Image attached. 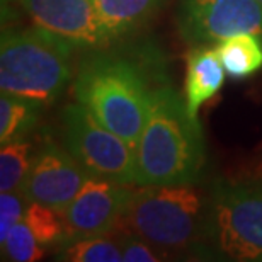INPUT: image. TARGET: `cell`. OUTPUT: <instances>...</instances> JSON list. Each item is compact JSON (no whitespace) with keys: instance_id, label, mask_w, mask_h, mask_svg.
<instances>
[{"instance_id":"cell-11","label":"cell","mask_w":262,"mask_h":262,"mask_svg":"<svg viewBox=\"0 0 262 262\" xmlns=\"http://www.w3.org/2000/svg\"><path fill=\"white\" fill-rule=\"evenodd\" d=\"M225 82V67L220 61L216 48L198 45L187 55L186 73V109L198 119L199 107L220 92Z\"/></svg>"},{"instance_id":"cell-10","label":"cell","mask_w":262,"mask_h":262,"mask_svg":"<svg viewBox=\"0 0 262 262\" xmlns=\"http://www.w3.org/2000/svg\"><path fill=\"white\" fill-rule=\"evenodd\" d=\"M89 174L68 148L48 141L38 150L31 164L23 192L28 201L63 209L78 194Z\"/></svg>"},{"instance_id":"cell-4","label":"cell","mask_w":262,"mask_h":262,"mask_svg":"<svg viewBox=\"0 0 262 262\" xmlns=\"http://www.w3.org/2000/svg\"><path fill=\"white\" fill-rule=\"evenodd\" d=\"M72 43L36 26L4 31L0 46V89L41 102H53L72 78Z\"/></svg>"},{"instance_id":"cell-12","label":"cell","mask_w":262,"mask_h":262,"mask_svg":"<svg viewBox=\"0 0 262 262\" xmlns=\"http://www.w3.org/2000/svg\"><path fill=\"white\" fill-rule=\"evenodd\" d=\"M113 39L143 28L165 0H92Z\"/></svg>"},{"instance_id":"cell-20","label":"cell","mask_w":262,"mask_h":262,"mask_svg":"<svg viewBox=\"0 0 262 262\" xmlns=\"http://www.w3.org/2000/svg\"><path fill=\"white\" fill-rule=\"evenodd\" d=\"M119 245H121L124 262H157L165 259L162 255H167L164 250L146 242L145 238L128 232L119 238Z\"/></svg>"},{"instance_id":"cell-3","label":"cell","mask_w":262,"mask_h":262,"mask_svg":"<svg viewBox=\"0 0 262 262\" xmlns=\"http://www.w3.org/2000/svg\"><path fill=\"white\" fill-rule=\"evenodd\" d=\"M206 213L208 199L192 182L140 186L133 191L119 227L165 254L186 252L201 245Z\"/></svg>"},{"instance_id":"cell-2","label":"cell","mask_w":262,"mask_h":262,"mask_svg":"<svg viewBox=\"0 0 262 262\" xmlns=\"http://www.w3.org/2000/svg\"><path fill=\"white\" fill-rule=\"evenodd\" d=\"M206 162L201 124L170 83L157 87L136 143V186L194 182Z\"/></svg>"},{"instance_id":"cell-15","label":"cell","mask_w":262,"mask_h":262,"mask_svg":"<svg viewBox=\"0 0 262 262\" xmlns=\"http://www.w3.org/2000/svg\"><path fill=\"white\" fill-rule=\"evenodd\" d=\"M55 259L67 262H121L123 250L119 240L114 242L102 235H92L68 240L56 252Z\"/></svg>"},{"instance_id":"cell-17","label":"cell","mask_w":262,"mask_h":262,"mask_svg":"<svg viewBox=\"0 0 262 262\" xmlns=\"http://www.w3.org/2000/svg\"><path fill=\"white\" fill-rule=\"evenodd\" d=\"M24 222L28 223L36 240L45 249L51 247V245H63L68 240L67 227L60 209L50 208L46 204L36 201H29L24 214Z\"/></svg>"},{"instance_id":"cell-16","label":"cell","mask_w":262,"mask_h":262,"mask_svg":"<svg viewBox=\"0 0 262 262\" xmlns=\"http://www.w3.org/2000/svg\"><path fill=\"white\" fill-rule=\"evenodd\" d=\"M33 146L28 141L14 140L2 145L0 150V191H23L24 182L28 179Z\"/></svg>"},{"instance_id":"cell-18","label":"cell","mask_w":262,"mask_h":262,"mask_svg":"<svg viewBox=\"0 0 262 262\" xmlns=\"http://www.w3.org/2000/svg\"><path fill=\"white\" fill-rule=\"evenodd\" d=\"M4 255L14 262H36L45 255V247L36 240L28 223L20 220L9 232L7 238L2 242Z\"/></svg>"},{"instance_id":"cell-7","label":"cell","mask_w":262,"mask_h":262,"mask_svg":"<svg viewBox=\"0 0 262 262\" xmlns=\"http://www.w3.org/2000/svg\"><path fill=\"white\" fill-rule=\"evenodd\" d=\"M177 29L189 45H208L237 34L262 39L260 0H181Z\"/></svg>"},{"instance_id":"cell-13","label":"cell","mask_w":262,"mask_h":262,"mask_svg":"<svg viewBox=\"0 0 262 262\" xmlns=\"http://www.w3.org/2000/svg\"><path fill=\"white\" fill-rule=\"evenodd\" d=\"M218 56L225 72L242 80L262 68V39L255 34H237L220 41Z\"/></svg>"},{"instance_id":"cell-6","label":"cell","mask_w":262,"mask_h":262,"mask_svg":"<svg viewBox=\"0 0 262 262\" xmlns=\"http://www.w3.org/2000/svg\"><path fill=\"white\" fill-rule=\"evenodd\" d=\"M65 146L89 177L136 184V148L106 128L83 104L63 109Z\"/></svg>"},{"instance_id":"cell-19","label":"cell","mask_w":262,"mask_h":262,"mask_svg":"<svg viewBox=\"0 0 262 262\" xmlns=\"http://www.w3.org/2000/svg\"><path fill=\"white\" fill-rule=\"evenodd\" d=\"M28 198L20 191H2L0 194V242L7 238L9 232L15 223L24 220L28 209Z\"/></svg>"},{"instance_id":"cell-9","label":"cell","mask_w":262,"mask_h":262,"mask_svg":"<svg viewBox=\"0 0 262 262\" xmlns=\"http://www.w3.org/2000/svg\"><path fill=\"white\" fill-rule=\"evenodd\" d=\"M23 5L38 28L75 48L101 50L113 41L92 0H23Z\"/></svg>"},{"instance_id":"cell-1","label":"cell","mask_w":262,"mask_h":262,"mask_svg":"<svg viewBox=\"0 0 262 262\" xmlns=\"http://www.w3.org/2000/svg\"><path fill=\"white\" fill-rule=\"evenodd\" d=\"M167 82V67L157 50H96L78 68L73 92L104 126L136 148L148 119L157 87Z\"/></svg>"},{"instance_id":"cell-14","label":"cell","mask_w":262,"mask_h":262,"mask_svg":"<svg viewBox=\"0 0 262 262\" xmlns=\"http://www.w3.org/2000/svg\"><path fill=\"white\" fill-rule=\"evenodd\" d=\"M43 104L14 94L0 97V143L20 140L36 126Z\"/></svg>"},{"instance_id":"cell-8","label":"cell","mask_w":262,"mask_h":262,"mask_svg":"<svg viewBox=\"0 0 262 262\" xmlns=\"http://www.w3.org/2000/svg\"><path fill=\"white\" fill-rule=\"evenodd\" d=\"M131 186L133 184L89 177L78 194L60 209L68 240L102 235L119 227L135 191Z\"/></svg>"},{"instance_id":"cell-5","label":"cell","mask_w":262,"mask_h":262,"mask_svg":"<svg viewBox=\"0 0 262 262\" xmlns=\"http://www.w3.org/2000/svg\"><path fill=\"white\" fill-rule=\"evenodd\" d=\"M201 247L218 259L262 262V182L214 186Z\"/></svg>"},{"instance_id":"cell-21","label":"cell","mask_w":262,"mask_h":262,"mask_svg":"<svg viewBox=\"0 0 262 262\" xmlns=\"http://www.w3.org/2000/svg\"><path fill=\"white\" fill-rule=\"evenodd\" d=\"M260 2H262V0H260Z\"/></svg>"}]
</instances>
